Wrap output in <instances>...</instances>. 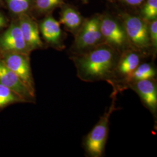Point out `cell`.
Here are the masks:
<instances>
[{
	"label": "cell",
	"mask_w": 157,
	"mask_h": 157,
	"mask_svg": "<svg viewBox=\"0 0 157 157\" xmlns=\"http://www.w3.org/2000/svg\"><path fill=\"white\" fill-rule=\"evenodd\" d=\"M62 3V0H35L37 10L40 12L51 11Z\"/></svg>",
	"instance_id": "ac0fdd59"
},
{
	"label": "cell",
	"mask_w": 157,
	"mask_h": 157,
	"mask_svg": "<svg viewBox=\"0 0 157 157\" xmlns=\"http://www.w3.org/2000/svg\"><path fill=\"white\" fill-rule=\"evenodd\" d=\"M122 24L132 48L139 51L148 56L151 50L147 21L142 17L124 15Z\"/></svg>",
	"instance_id": "277c9868"
},
{
	"label": "cell",
	"mask_w": 157,
	"mask_h": 157,
	"mask_svg": "<svg viewBox=\"0 0 157 157\" xmlns=\"http://www.w3.org/2000/svg\"><path fill=\"white\" fill-rule=\"evenodd\" d=\"M156 76L157 70L154 65L150 63L141 62L132 73L130 78L129 84L136 81L155 78Z\"/></svg>",
	"instance_id": "5bb4252c"
},
{
	"label": "cell",
	"mask_w": 157,
	"mask_h": 157,
	"mask_svg": "<svg viewBox=\"0 0 157 157\" xmlns=\"http://www.w3.org/2000/svg\"><path fill=\"white\" fill-rule=\"evenodd\" d=\"M4 64L17 75L34 94V83L28 55L18 52H10L6 56Z\"/></svg>",
	"instance_id": "52a82bcc"
},
{
	"label": "cell",
	"mask_w": 157,
	"mask_h": 157,
	"mask_svg": "<svg viewBox=\"0 0 157 157\" xmlns=\"http://www.w3.org/2000/svg\"><path fill=\"white\" fill-rule=\"evenodd\" d=\"M75 35L71 48L72 56L82 54L105 43L100 30V17H93L84 21Z\"/></svg>",
	"instance_id": "5b68a950"
},
{
	"label": "cell",
	"mask_w": 157,
	"mask_h": 157,
	"mask_svg": "<svg viewBox=\"0 0 157 157\" xmlns=\"http://www.w3.org/2000/svg\"><path fill=\"white\" fill-rule=\"evenodd\" d=\"M5 17L0 14V29L2 28L6 25Z\"/></svg>",
	"instance_id": "44dd1931"
},
{
	"label": "cell",
	"mask_w": 157,
	"mask_h": 157,
	"mask_svg": "<svg viewBox=\"0 0 157 157\" xmlns=\"http://www.w3.org/2000/svg\"><path fill=\"white\" fill-rule=\"evenodd\" d=\"M124 3L130 6H139L142 4L145 0H121Z\"/></svg>",
	"instance_id": "ffe728a7"
},
{
	"label": "cell",
	"mask_w": 157,
	"mask_h": 157,
	"mask_svg": "<svg viewBox=\"0 0 157 157\" xmlns=\"http://www.w3.org/2000/svg\"><path fill=\"white\" fill-rule=\"evenodd\" d=\"M6 2L10 10L19 15L28 11L31 5V0H6Z\"/></svg>",
	"instance_id": "2e32d148"
},
{
	"label": "cell",
	"mask_w": 157,
	"mask_h": 157,
	"mask_svg": "<svg viewBox=\"0 0 157 157\" xmlns=\"http://www.w3.org/2000/svg\"><path fill=\"white\" fill-rule=\"evenodd\" d=\"M111 94V104L90 132L86 135L83 141V146L86 154L91 157H102L109 133V119L112 113L118 110L116 107L117 95L118 92L113 88Z\"/></svg>",
	"instance_id": "7a4b0ae2"
},
{
	"label": "cell",
	"mask_w": 157,
	"mask_h": 157,
	"mask_svg": "<svg viewBox=\"0 0 157 157\" xmlns=\"http://www.w3.org/2000/svg\"><path fill=\"white\" fill-rule=\"evenodd\" d=\"M142 17L148 22L157 19V0H147L142 10Z\"/></svg>",
	"instance_id": "e0dca14e"
},
{
	"label": "cell",
	"mask_w": 157,
	"mask_h": 157,
	"mask_svg": "<svg viewBox=\"0 0 157 157\" xmlns=\"http://www.w3.org/2000/svg\"><path fill=\"white\" fill-rule=\"evenodd\" d=\"M18 24L29 50L43 48L38 25L31 17L25 13L20 15Z\"/></svg>",
	"instance_id": "8fae6325"
},
{
	"label": "cell",
	"mask_w": 157,
	"mask_h": 157,
	"mask_svg": "<svg viewBox=\"0 0 157 157\" xmlns=\"http://www.w3.org/2000/svg\"><path fill=\"white\" fill-rule=\"evenodd\" d=\"M120 53L106 43L90 50L71 56L76 69V75L85 82L106 81L112 78Z\"/></svg>",
	"instance_id": "6da1fadb"
},
{
	"label": "cell",
	"mask_w": 157,
	"mask_h": 157,
	"mask_svg": "<svg viewBox=\"0 0 157 157\" xmlns=\"http://www.w3.org/2000/svg\"><path fill=\"white\" fill-rule=\"evenodd\" d=\"M100 27L104 41L120 54L132 48L122 22L109 16L100 17Z\"/></svg>",
	"instance_id": "8992f818"
},
{
	"label": "cell",
	"mask_w": 157,
	"mask_h": 157,
	"mask_svg": "<svg viewBox=\"0 0 157 157\" xmlns=\"http://www.w3.org/2000/svg\"><path fill=\"white\" fill-rule=\"evenodd\" d=\"M83 22L81 14L71 6H65L61 12L59 22L74 34L78 32Z\"/></svg>",
	"instance_id": "4fadbf2b"
},
{
	"label": "cell",
	"mask_w": 157,
	"mask_h": 157,
	"mask_svg": "<svg viewBox=\"0 0 157 157\" xmlns=\"http://www.w3.org/2000/svg\"><path fill=\"white\" fill-rule=\"evenodd\" d=\"M0 47L6 51L28 55L30 51L23 36L19 24L12 23L0 37Z\"/></svg>",
	"instance_id": "30bf717a"
},
{
	"label": "cell",
	"mask_w": 157,
	"mask_h": 157,
	"mask_svg": "<svg viewBox=\"0 0 157 157\" xmlns=\"http://www.w3.org/2000/svg\"><path fill=\"white\" fill-rule=\"evenodd\" d=\"M149 36L151 45L153 57L155 58L157 49V19H154L148 23Z\"/></svg>",
	"instance_id": "d6986e66"
},
{
	"label": "cell",
	"mask_w": 157,
	"mask_h": 157,
	"mask_svg": "<svg viewBox=\"0 0 157 157\" xmlns=\"http://www.w3.org/2000/svg\"><path fill=\"white\" fill-rule=\"evenodd\" d=\"M22 100L11 90L0 83V108Z\"/></svg>",
	"instance_id": "9a60e30c"
},
{
	"label": "cell",
	"mask_w": 157,
	"mask_h": 157,
	"mask_svg": "<svg viewBox=\"0 0 157 157\" xmlns=\"http://www.w3.org/2000/svg\"><path fill=\"white\" fill-rule=\"evenodd\" d=\"M40 31L45 41L57 48H63V34L61 23L52 17H47L40 24Z\"/></svg>",
	"instance_id": "7c38bea8"
},
{
	"label": "cell",
	"mask_w": 157,
	"mask_h": 157,
	"mask_svg": "<svg viewBox=\"0 0 157 157\" xmlns=\"http://www.w3.org/2000/svg\"><path fill=\"white\" fill-rule=\"evenodd\" d=\"M0 83L11 90L22 101L32 102L34 100V94L4 63H0Z\"/></svg>",
	"instance_id": "9c48e42d"
},
{
	"label": "cell",
	"mask_w": 157,
	"mask_h": 157,
	"mask_svg": "<svg viewBox=\"0 0 157 157\" xmlns=\"http://www.w3.org/2000/svg\"><path fill=\"white\" fill-rule=\"evenodd\" d=\"M84 1H86V0H84Z\"/></svg>",
	"instance_id": "7402d4cb"
},
{
	"label": "cell",
	"mask_w": 157,
	"mask_h": 157,
	"mask_svg": "<svg viewBox=\"0 0 157 157\" xmlns=\"http://www.w3.org/2000/svg\"><path fill=\"white\" fill-rule=\"evenodd\" d=\"M128 88L140 97L144 105L156 118L157 113V84L155 78L144 79L132 82Z\"/></svg>",
	"instance_id": "ba28073f"
},
{
	"label": "cell",
	"mask_w": 157,
	"mask_h": 157,
	"mask_svg": "<svg viewBox=\"0 0 157 157\" xmlns=\"http://www.w3.org/2000/svg\"><path fill=\"white\" fill-rule=\"evenodd\" d=\"M146 55L139 51L129 48L120 54L111 80L108 83L118 92L128 89L130 78Z\"/></svg>",
	"instance_id": "3957f363"
}]
</instances>
